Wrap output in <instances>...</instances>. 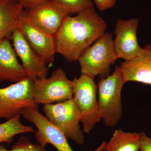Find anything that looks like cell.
I'll list each match as a JSON object with an SVG mask.
<instances>
[{"instance_id": "obj_7", "label": "cell", "mask_w": 151, "mask_h": 151, "mask_svg": "<svg viewBox=\"0 0 151 151\" xmlns=\"http://www.w3.org/2000/svg\"><path fill=\"white\" fill-rule=\"evenodd\" d=\"M33 96L39 104L60 103L73 98L72 80L68 78L65 71L58 68L49 78L38 79L35 82Z\"/></svg>"}, {"instance_id": "obj_19", "label": "cell", "mask_w": 151, "mask_h": 151, "mask_svg": "<svg viewBox=\"0 0 151 151\" xmlns=\"http://www.w3.org/2000/svg\"><path fill=\"white\" fill-rule=\"evenodd\" d=\"M0 151H50L45 147L40 144H33L26 136H22L12 146L10 150L6 149L3 146H0Z\"/></svg>"}, {"instance_id": "obj_11", "label": "cell", "mask_w": 151, "mask_h": 151, "mask_svg": "<svg viewBox=\"0 0 151 151\" xmlns=\"http://www.w3.org/2000/svg\"><path fill=\"white\" fill-rule=\"evenodd\" d=\"M14 48L19 57L22 65L27 73L28 78L35 82L38 79L47 77V64L32 48L21 32L15 29L11 36Z\"/></svg>"}, {"instance_id": "obj_15", "label": "cell", "mask_w": 151, "mask_h": 151, "mask_svg": "<svg viewBox=\"0 0 151 151\" xmlns=\"http://www.w3.org/2000/svg\"><path fill=\"white\" fill-rule=\"evenodd\" d=\"M23 10L19 0H0V40L11 39Z\"/></svg>"}, {"instance_id": "obj_6", "label": "cell", "mask_w": 151, "mask_h": 151, "mask_svg": "<svg viewBox=\"0 0 151 151\" xmlns=\"http://www.w3.org/2000/svg\"><path fill=\"white\" fill-rule=\"evenodd\" d=\"M35 81L27 78L4 88H0V119L8 120L20 114L24 108L38 109L33 90Z\"/></svg>"}, {"instance_id": "obj_20", "label": "cell", "mask_w": 151, "mask_h": 151, "mask_svg": "<svg viewBox=\"0 0 151 151\" xmlns=\"http://www.w3.org/2000/svg\"><path fill=\"white\" fill-rule=\"evenodd\" d=\"M94 6L100 11H104L113 8L117 0H93Z\"/></svg>"}, {"instance_id": "obj_23", "label": "cell", "mask_w": 151, "mask_h": 151, "mask_svg": "<svg viewBox=\"0 0 151 151\" xmlns=\"http://www.w3.org/2000/svg\"><path fill=\"white\" fill-rule=\"evenodd\" d=\"M105 151V150H103V151Z\"/></svg>"}, {"instance_id": "obj_14", "label": "cell", "mask_w": 151, "mask_h": 151, "mask_svg": "<svg viewBox=\"0 0 151 151\" xmlns=\"http://www.w3.org/2000/svg\"><path fill=\"white\" fill-rule=\"evenodd\" d=\"M10 39L5 37L0 40V82L8 81L15 83L28 77L18 60Z\"/></svg>"}, {"instance_id": "obj_8", "label": "cell", "mask_w": 151, "mask_h": 151, "mask_svg": "<svg viewBox=\"0 0 151 151\" xmlns=\"http://www.w3.org/2000/svg\"><path fill=\"white\" fill-rule=\"evenodd\" d=\"M20 114L28 122L34 124L37 128L35 137L39 144L44 147L47 144H50L58 151H74L62 131L42 116L38 109L24 108L22 109ZM106 144L107 142L104 141L93 151H103Z\"/></svg>"}, {"instance_id": "obj_1", "label": "cell", "mask_w": 151, "mask_h": 151, "mask_svg": "<svg viewBox=\"0 0 151 151\" xmlns=\"http://www.w3.org/2000/svg\"><path fill=\"white\" fill-rule=\"evenodd\" d=\"M107 24L94 9L68 16L54 35L56 53L69 62L78 60L89 46L105 33Z\"/></svg>"}, {"instance_id": "obj_17", "label": "cell", "mask_w": 151, "mask_h": 151, "mask_svg": "<svg viewBox=\"0 0 151 151\" xmlns=\"http://www.w3.org/2000/svg\"><path fill=\"white\" fill-rule=\"evenodd\" d=\"M20 114L0 124V143L11 144L17 135L34 133L32 127L24 125L21 122Z\"/></svg>"}, {"instance_id": "obj_12", "label": "cell", "mask_w": 151, "mask_h": 151, "mask_svg": "<svg viewBox=\"0 0 151 151\" xmlns=\"http://www.w3.org/2000/svg\"><path fill=\"white\" fill-rule=\"evenodd\" d=\"M29 18L35 25L54 36L64 19L70 15L50 0H46L28 9H24Z\"/></svg>"}, {"instance_id": "obj_18", "label": "cell", "mask_w": 151, "mask_h": 151, "mask_svg": "<svg viewBox=\"0 0 151 151\" xmlns=\"http://www.w3.org/2000/svg\"><path fill=\"white\" fill-rule=\"evenodd\" d=\"M69 15L78 14L89 9H94L92 0H50Z\"/></svg>"}, {"instance_id": "obj_16", "label": "cell", "mask_w": 151, "mask_h": 151, "mask_svg": "<svg viewBox=\"0 0 151 151\" xmlns=\"http://www.w3.org/2000/svg\"><path fill=\"white\" fill-rule=\"evenodd\" d=\"M140 147V133L126 132L116 130L107 143L106 151H139Z\"/></svg>"}, {"instance_id": "obj_10", "label": "cell", "mask_w": 151, "mask_h": 151, "mask_svg": "<svg viewBox=\"0 0 151 151\" xmlns=\"http://www.w3.org/2000/svg\"><path fill=\"white\" fill-rule=\"evenodd\" d=\"M138 19H118L116 22L114 47L118 58L129 60L137 57L142 50L138 42Z\"/></svg>"}, {"instance_id": "obj_13", "label": "cell", "mask_w": 151, "mask_h": 151, "mask_svg": "<svg viewBox=\"0 0 151 151\" xmlns=\"http://www.w3.org/2000/svg\"><path fill=\"white\" fill-rule=\"evenodd\" d=\"M119 67L126 82L135 81L151 85V43L143 47L137 57L125 60Z\"/></svg>"}, {"instance_id": "obj_21", "label": "cell", "mask_w": 151, "mask_h": 151, "mask_svg": "<svg viewBox=\"0 0 151 151\" xmlns=\"http://www.w3.org/2000/svg\"><path fill=\"white\" fill-rule=\"evenodd\" d=\"M140 151H151V137H148L145 133H140Z\"/></svg>"}, {"instance_id": "obj_9", "label": "cell", "mask_w": 151, "mask_h": 151, "mask_svg": "<svg viewBox=\"0 0 151 151\" xmlns=\"http://www.w3.org/2000/svg\"><path fill=\"white\" fill-rule=\"evenodd\" d=\"M16 28L21 32L45 62L51 66L56 53L54 36L35 25L29 18L24 9L22 11Z\"/></svg>"}, {"instance_id": "obj_4", "label": "cell", "mask_w": 151, "mask_h": 151, "mask_svg": "<svg viewBox=\"0 0 151 151\" xmlns=\"http://www.w3.org/2000/svg\"><path fill=\"white\" fill-rule=\"evenodd\" d=\"M45 117L78 145L85 143L84 133L79 127L81 113L73 98L63 102L44 105Z\"/></svg>"}, {"instance_id": "obj_3", "label": "cell", "mask_w": 151, "mask_h": 151, "mask_svg": "<svg viewBox=\"0 0 151 151\" xmlns=\"http://www.w3.org/2000/svg\"><path fill=\"white\" fill-rule=\"evenodd\" d=\"M126 83L117 66L111 75L101 78L98 82V107L102 119L107 127H115L122 119V91Z\"/></svg>"}, {"instance_id": "obj_2", "label": "cell", "mask_w": 151, "mask_h": 151, "mask_svg": "<svg viewBox=\"0 0 151 151\" xmlns=\"http://www.w3.org/2000/svg\"><path fill=\"white\" fill-rule=\"evenodd\" d=\"M118 59L113 35L105 32L78 58L81 75L93 79L97 76L101 78L107 77L110 75L111 65Z\"/></svg>"}, {"instance_id": "obj_5", "label": "cell", "mask_w": 151, "mask_h": 151, "mask_svg": "<svg viewBox=\"0 0 151 151\" xmlns=\"http://www.w3.org/2000/svg\"><path fill=\"white\" fill-rule=\"evenodd\" d=\"M93 78L84 75L72 80L73 99L81 113L83 132L89 134L102 119L97 100V86Z\"/></svg>"}, {"instance_id": "obj_22", "label": "cell", "mask_w": 151, "mask_h": 151, "mask_svg": "<svg viewBox=\"0 0 151 151\" xmlns=\"http://www.w3.org/2000/svg\"><path fill=\"white\" fill-rule=\"evenodd\" d=\"M45 1L46 0H19L23 9L31 8Z\"/></svg>"}]
</instances>
